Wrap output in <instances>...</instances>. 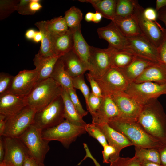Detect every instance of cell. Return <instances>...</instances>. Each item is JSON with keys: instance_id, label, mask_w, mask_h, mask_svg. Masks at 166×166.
Here are the masks:
<instances>
[{"instance_id": "cell-1", "label": "cell", "mask_w": 166, "mask_h": 166, "mask_svg": "<svg viewBox=\"0 0 166 166\" xmlns=\"http://www.w3.org/2000/svg\"><path fill=\"white\" fill-rule=\"evenodd\" d=\"M137 122L149 135L166 144V114L157 98L142 106Z\"/></svg>"}, {"instance_id": "cell-2", "label": "cell", "mask_w": 166, "mask_h": 166, "mask_svg": "<svg viewBox=\"0 0 166 166\" xmlns=\"http://www.w3.org/2000/svg\"><path fill=\"white\" fill-rule=\"evenodd\" d=\"M108 124L123 134L134 146L159 150L164 145L148 133L137 121L117 117L111 119Z\"/></svg>"}, {"instance_id": "cell-3", "label": "cell", "mask_w": 166, "mask_h": 166, "mask_svg": "<svg viewBox=\"0 0 166 166\" xmlns=\"http://www.w3.org/2000/svg\"><path fill=\"white\" fill-rule=\"evenodd\" d=\"M62 87L49 77L37 82L26 97L27 105L38 111L42 109L61 95Z\"/></svg>"}, {"instance_id": "cell-4", "label": "cell", "mask_w": 166, "mask_h": 166, "mask_svg": "<svg viewBox=\"0 0 166 166\" xmlns=\"http://www.w3.org/2000/svg\"><path fill=\"white\" fill-rule=\"evenodd\" d=\"M65 120L64 104L61 95L36 112L32 125L43 131L57 125Z\"/></svg>"}, {"instance_id": "cell-5", "label": "cell", "mask_w": 166, "mask_h": 166, "mask_svg": "<svg viewBox=\"0 0 166 166\" xmlns=\"http://www.w3.org/2000/svg\"><path fill=\"white\" fill-rule=\"evenodd\" d=\"M85 126L75 125L65 119L57 125L42 131V136L49 142L59 141L68 148L78 137L86 132Z\"/></svg>"}, {"instance_id": "cell-6", "label": "cell", "mask_w": 166, "mask_h": 166, "mask_svg": "<svg viewBox=\"0 0 166 166\" xmlns=\"http://www.w3.org/2000/svg\"><path fill=\"white\" fill-rule=\"evenodd\" d=\"M42 132V130L32 125L18 138L27 148L30 156L44 163L50 147L49 142L43 138Z\"/></svg>"}, {"instance_id": "cell-7", "label": "cell", "mask_w": 166, "mask_h": 166, "mask_svg": "<svg viewBox=\"0 0 166 166\" xmlns=\"http://www.w3.org/2000/svg\"><path fill=\"white\" fill-rule=\"evenodd\" d=\"M124 91L142 106L151 99L166 94V84L152 82H132L129 83Z\"/></svg>"}, {"instance_id": "cell-8", "label": "cell", "mask_w": 166, "mask_h": 166, "mask_svg": "<svg viewBox=\"0 0 166 166\" xmlns=\"http://www.w3.org/2000/svg\"><path fill=\"white\" fill-rule=\"evenodd\" d=\"M36 111L26 105L18 113L6 119L2 136L18 138L32 125Z\"/></svg>"}, {"instance_id": "cell-9", "label": "cell", "mask_w": 166, "mask_h": 166, "mask_svg": "<svg viewBox=\"0 0 166 166\" xmlns=\"http://www.w3.org/2000/svg\"><path fill=\"white\" fill-rule=\"evenodd\" d=\"M5 149L3 160L0 166H23L28 150L18 138L2 136Z\"/></svg>"}, {"instance_id": "cell-10", "label": "cell", "mask_w": 166, "mask_h": 166, "mask_svg": "<svg viewBox=\"0 0 166 166\" xmlns=\"http://www.w3.org/2000/svg\"><path fill=\"white\" fill-rule=\"evenodd\" d=\"M98 84L103 97L127 89L129 83L120 70L111 67L100 78L95 79Z\"/></svg>"}, {"instance_id": "cell-11", "label": "cell", "mask_w": 166, "mask_h": 166, "mask_svg": "<svg viewBox=\"0 0 166 166\" xmlns=\"http://www.w3.org/2000/svg\"><path fill=\"white\" fill-rule=\"evenodd\" d=\"M127 50L136 56L155 63L160 61L158 48L144 36L141 35L127 38Z\"/></svg>"}, {"instance_id": "cell-12", "label": "cell", "mask_w": 166, "mask_h": 166, "mask_svg": "<svg viewBox=\"0 0 166 166\" xmlns=\"http://www.w3.org/2000/svg\"><path fill=\"white\" fill-rule=\"evenodd\" d=\"M110 97L118 109L120 117L127 121H137L142 106L124 91L115 93Z\"/></svg>"}, {"instance_id": "cell-13", "label": "cell", "mask_w": 166, "mask_h": 166, "mask_svg": "<svg viewBox=\"0 0 166 166\" xmlns=\"http://www.w3.org/2000/svg\"><path fill=\"white\" fill-rule=\"evenodd\" d=\"M92 69L88 73L94 79L101 77L111 67L112 48L90 46Z\"/></svg>"}, {"instance_id": "cell-14", "label": "cell", "mask_w": 166, "mask_h": 166, "mask_svg": "<svg viewBox=\"0 0 166 166\" xmlns=\"http://www.w3.org/2000/svg\"><path fill=\"white\" fill-rule=\"evenodd\" d=\"M144 9L139 4L134 14L143 34L158 48L164 39L163 34L160 29L161 26L158 22L146 19L143 15Z\"/></svg>"}, {"instance_id": "cell-15", "label": "cell", "mask_w": 166, "mask_h": 166, "mask_svg": "<svg viewBox=\"0 0 166 166\" xmlns=\"http://www.w3.org/2000/svg\"><path fill=\"white\" fill-rule=\"evenodd\" d=\"M38 76V70H23L14 76L12 85L7 92L26 97L36 84Z\"/></svg>"}, {"instance_id": "cell-16", "label": "cell", "mask_w": 166, "mask_h": 166, "mask_svg": "<svg viewBox=\"0 0 166 166\" xmlns=\"http://www.w3.org/2000/svg\"><path fill=\"white\" fill-rule=\"evenodd\" d=\"M97 31L100 38L105 40L108 42V47L119 50H127V38L113 21L105 26L98 28Z\"/></svg>"}, {"instance_id": "cell-17", "label": "cell", "mask_w": 166, "mask_h": 166, "mask_svg": "<svg viewBox=\"0 0 166 166\" xmlns=\"http://www.w3.org/2000/svg\"><path fill=\"white\" fill-rule=\"evenodd\" d=\"M92 116V123L95 125L108 124L111 119L120 117L118 109L110 96L103 97L98 109Z\"/></svg>"}, {"instance_id": "cell-18", "label": "cell", "mask_w": 166, "mask_h": 166, "mask_svg": "<svg viewBox=\"0 0 166 166\" xmlns=\"http://www.w3.org/2000/svg\"><path fill=\"white\" fill-rule=\"evenodd\" d=\"M26 97L8 92L0 96V114L7 119L18 113L27 105Z\"/></svg>"}, {"instance_id": "cell-19", "label": "cell", "mask_w": 166, "mask_h": 166, "mask_svg": "<svg viewBox=\"0 0 166 166\" xmlns=\"http://www.w3.org/2000/svg\"><path fill=\"white\" fill-rule=\"evenodd\" d=\"M72 31L73 40V50L89 72L92 69L90 45L84 39L81 31V26Z\"/></svg>"}, {"instance_id": "cell-20", "label": "cell", "mask_w": 166, "mask_h": 166, "mask_svg": "<svg viewBox=\"0 0 166 166\" xmlns=\"http://www.w3.org/2000/svg\"><path fill=\"white\" fill-rule=\"evenodd\" d=\"M96 125L104 134L108 144L114 147L118 153L120 154L123 148L133 145L123 134L111 127L108 124Z\"/></svg>"}, {"instance_id": "cell-21", "label": "cell", "mask_w": 166, "mask_h": 166, "mask_svg": "<svg viewBox=\"0 0 166 166\" xmlns=\"http://www.w3.org/2000/svg\"><path fill=\"white\" fill-rule=\"evenodd\" d=\"M145 82L166 84V66L161 62L154 64L146 69L134 82Z\"/></svg>"}, {"instance_id": "cell-22", "label": "cell", "mask_w": 166, "mask_h": 166, "mask_svg": "<svg viewBox=\"0 0 166 166\" xmlns=\"http://www.w3.org/2000/svg\"><path fill=\"white\" fill-rule=\"evenodd\" d=\"M155 63L136 56L127 66L119 69L128 83H130L134 82L146 69Z\"/></svg>"}, {"instance_id": "cell-23", "label": "cell", "mask_w": 166, "mask_h": 166, "mask_svg": "<svg viewBox=\"0 0 166 166\" xmlns=\"http://www.w3.org/2000/svg\"><path fill=\"white\" fill-rule=\"evenodd\" d=\"M50 35L55 55L61 57L73 49V40L71 29H69L62 34H55L50 33Z\"/></svg>"}, {"instance_id": "cell-24", "label": "cell", "mask_w": 166, "mask_h": 166, "mask_svg": "<svg viewBox=\"0 0 166 166\" xmlns=\"http://www.w3.org/2000/svg\"><path fill=\"white\" fill-rule=\"evenodd\" d=\"M64 69L72 77L83 75L88 69L73 49L61 56Z\"/></svg>"}, {"instance_id": "cell-25", "label": "cell", "mask_w": 166, "mask_h": 166, "mask_svg": "<svg viewBox=\"0 0 166 166\" xmlns=\"http://www.w3.org/2000/svg\"><path fill=\"white\" fill-rule=\"evenodd\" d=\"M112 21L126 38L143 35L134 14L126 17H115Z\"/></svg>"}, {"instance_id": "cell-26", "label": "cell", "mask_w": 166, "mask_h": 166, "mask_svg": "<svg viewBox=\"0 0 166 166\" xmlns=\"http://www.w3.org/2000/svg\"><path fill=\"white\" fill-rule=\"evenodd\" d=\"M61 57L54 56L43 58L36 54L33 60L34 64L38 71L37 82H39L50 77L54 66Z\"/></svg>"}, {"instance_id": "cell-27", "label": "cell", "mask_w": 166, "mask_h": 166, "mask_svg": "<svg viewBox=\"0 0 166 166\" xmlns=\"http://www.w3.org/2000/svg\"><path fill=\"white\" fill-rule=\"evenodd\" d=\"M61 96L64 104L65 119L75 125L85 126L87 124L77 112L67 91L63 88Z\"/></svg>"}, {"instance_id": "cell-28", "label": "cell", "mask_w": 166, "mask_h": 166, "mask_svg": "<svg viewBox=\"0 0 166 166\" xmlns=\"http://www.w3.org/2000/svg\"><path fill=\"white\" fill-rule=\"evenodd\" d=\"M80 2L91 4L103 17L111 21L115 17L117 0H81Z\"/></svg>"}, {"instance_id": "cell-29", "label": "cell", "mask_w": 166, "mask_h": 166, "mask_svg": "<svg viewBox=\"0 0 166 166\" xmlns=\"http://www.w3.org/2000/svg\"><path fill=\"white\" fill-rule=\"evenodd\" d=\"M35 25L42 35L40 49L37 54L43 58L56 56L53 52L50 33L45 26L44 21L38 22Z\"/></svg>"}, {"instance_id": "cell-30", "label": "cell", "mask_w": 166, "mask_h": 166, "mask_svg": "<svg viewBox=\"0 0 166 166\" xmlns=\"http://www.w3.org/2000/svg\"><path fill=\"white\" fill-rule=\"evenodd\" d=\"M50 77L67 90L74 88L72 78L65 69L63 63L60 58L57 61Z\"/></svg>"}, {"instance_id": "cell-31", "label": "cell", "mask_w": 166, "mask_h": 166, "mask_svg": "<svg viewBox=\"0 0 166 166\" xmlns=\"http://www.w3.org/2000/svg\"><path fill=\"white\" fill-rule=\"evenodd\" d=\"M111 48V67L119 69L124 68L128 65L136 57L128 50H119Z\"/></svg>"}, {"instance_id": "cell-32", "label": "cell", "mask_w": 166, "mask_h": 166, "mask_svg": "<svg viewBox=\"0 0 166 166\" xmlns=\"http://www.w3.org/2000/svg\"><path fill=\"white\" fill-rule=\"evenodd\" d=\"M138 4L136 0H117L115 17L123 18L133 15Z\"/></svg>"}, {"instance_id": "cell-33", "label": "cell", "mask_w": 166, "mask_h": 166, "mask_svg": "<svg viewBox=\"0 0 166 166\" xmlns=\"http://www.w3.org/2000/svg\"><path fill=\"white\" fill-rule=\"evenodd\" d=\"M135 156L142 163L145 160L161 164L160 155L158 149L147 148L135 146Z\"/></svg>"}, {"instance_id": "cell-34", "label": "cell", "mask_w": 166, "mask_h": 166, "mask_svg": "<svg viewBox=\"0 0 166 166\" xmlns=\"http://www.w3.org/2000/svg\"><path fill=\"white\" fill-rule=\"evenodd\" d=\"M44 24L48 31L53 34H62L69 29L64 17L61 16L50 20L44 21Z\"/></svg>"}, {"instance_id": "cell-35", "label": "cell", "mask_w": 166, "mask_h": 166, "mask_svg": "<svg viewBox=\"0 0 166 166\" xmlns=\"http://www.w3.org/2000/svg\"><path fill=\"white\" fill-rule=\"evenodd\" d=\"M64 18L67 25L70 29H74L81 26L83 14L78 8L72 6L65 12Z\"/></svg>"}, {"instance_id": "cell-36", "label": "cell", "mask_w": 166, "mask_h": 166, "mask_svg": "<svg viewBox=\"0 0 166 166\" xmlns=\"http://www.w3.org/2000/svg\"><path fill=\"white\" fill-rule=\"evenodd\" d=\"M20 0H0V19L2 20L17 10Z\"/></svg>"}, {"instance_id": "cell-37", "label": "cell", "mask_w": 166, "mask_h": 166, "mask_svg": "<svg viewBox=\"0 0 166 166\" xmlns=\"http://www.w3.org/2000/svg\"><path fill=\"white\" fill-rule=\"evenodd\" d=\"M85 128L89 135L97 140L103 147L108 144L104 134L97 125L93 123L88 124Z\"/></svg>"}, {"instance_id": "cell-38", "label": "cell", "mask_w": 166, "mask_h": 166, "mask_svg": "<svg viewBox=\"0 0 166 166\" xmlns=\"http://www.w3.org/2000/svg\"><path fill=\"white\" fill-rule=\"evenodd\" d=\"M72 83L74 89H79L82 93L85 98L87 107L90 92L89 87L85 81L83 75L72 78Z\"/></svg>"}, {"instance_id": "cell-39", "label": "cell", "mask_w": 166, "mask_h": 166, "mask_svg": "<svg viewBox=\"0 0 166 166\" xmlns=\"http://www.w3.org/2000/svg\"><path fill=\"white\" fill-rule=\"evenodd\" d=\"M102 151L103 163H111L117 160L120 157L116 148L108 144L103 147Z\"/></svg>"}, {"instance_id": "cell-40", "label": "cell", "mask_w": 166, "mask_h": 166, "mask_svg": "<svg viewBox=\"0 0 166 166\" xmlns=\"http://www.w3.org/2000/svg\"><path fill=\"white\" fill-rule=\"evenodd\" d=\"M14 76L1 72L0 73V96L7 93L10 88Z\"/></svg>"}, {"instance_id": "cell-41", "label": "cell", "mask_w": 166, "mask_h": 166, "mask_svg": "<svg viewBox=\"0 0 166 166\" xmlns=\"http://www.w3.org/2000/svg\"><path fill=\"white\" fill-rule=\"evenodd\" d=\"M110 164V166H142V163L135 156L132 158L120 157Z\"/></svg>"}, {"instance_id": "cell-42", "label": "cell", "mask_w": 166, "mask_h": 166, "mask_svg": "<svg viewBox=\"0 0 166 166\" xmlns=\"http://www.w3.org/2000/svg\"><path fill=\"white\" fill-rule=\"evenodd\" d=\"M67 91L72 102L79 115L82 118L86 116L88 112L83 109L76 93L75 89H70Z\"/></svg>"}, {"instance_id": "cell-43", "label": "cell", "mask_w": 166, "mask_h": 166, "mask_svg": "<svg viewBox=\"0 0 166 166\" xmlns=\"http://www.w3.org/2000/svg\"><path fill=\"white\" fill-rule=\"evenodd\" d=\"M103 97L97 96L92 92H90L87 109L91 115L94 114L98 109L102 102Z\"/></svg>"}, {"instance_id": "cell-44", "label": "cell", "mask_w": 166, "mask_h": 166, "mask_svg": "<svg viewBox=\"0 0 166 166\" xmlns=\"http://www.w3.org/2000/svg\"><path fill=\"white\" fill-rule=\"evenodd\" d=\"M160 29L162 32L164 39L161 44L158 48L160 61L166 66V29L161 26Z\"/></svg>"}, {"instance_id": "cell-45", "label": "cell", "mask_w": 166, "mask_h": 166, "mask_svg": "<svg viewBox=\"0 0 166 166\" xmlns=\"http://www.w3.org/2000/svg\"><path fill=\"white\" fill-rule=\"evenodd\" d=\"M30 0H20L18 5L17 11L22 15H33L29 7Z\"/></svg>"}, {"instance_id": "cell-46", "label": "cell", "mask_w": 166, "mask_h": 166, "mask_svg": "<svg viewBox=\"0 0 166 166\" xmlns=\"http://www.w3.org/2000/svg\"><path fill=\"white\" fill-rule=\"evenodd\" d=\"M86 76L91 86V92L97 96L103 97L100 87L96 80L89 73L86 74Z\"/></svg>"}, {"instance_id": "cell-47", "label": "cell", "mask_w": 166, "mask_h": 166, "mask_svg": "<svg viewBox=\"0 0 166 166\" xmlns=\"http://www.w3.org/2000/svg\"><path fill=\"white\" fill-rule=\"evenodd\" d=\"M144 16L147 19L155 22H157V12L155 9L149 7L144 9L143 11Z\"/></svg>"}, {"instance_id": "cell-48", "label": "cell", "mask_w": 166, "mask_h": 166, "mask_svg": "<svg viewBox=\"0 0 166 166\" xmlns=\"http://www.w3.org/2000/svg\"><path fill=\"white\" fill-rule=\"evenodd\" d=\"M23 166H45L44 163L35 160L29 155L26 156Z\"/></svg>"}, {"instance_id": "cell-49", "label": "cell", "mask_w": 166, "mask_h": 166, "mask_svg": "<svg viewBox=\"0 0 166 166\" xmlns=\"http://www.w3.org/2000/svg\"><path fill=\"white\" fill-rule=\"evenodd\" d=\"M38 0H30L29 4L30 10L33 14L42 8V6Z\"/></svg>"}, {"instance_id": "cell-50", "label": "cell", "mask_w": 166, "mask_h": 166, "mask_svg": "<svg viewBox=\"0 0 166 166\" xmlns=\"http://www.w3.org/2000/svg\"><path fill=\"white\" fill-rule=\"evenodd\" d=\"M161 165L166 166V144L163 145L159 150Z\"/></svg>"}, {"instance_id": "cell-51", "label": "cell", "mask_w": 166, "mask_h": 166, "mask_svg": "<svg viewBox=\"0 0 166 166\" xmlns=\"http://www.w3.org/2000/svg\"><path fill=\"white\" fill-rule=\"evenodd\" d=\"M157 18L164 22L166 29V6L162 8L158 11Z\"/></svg>"}, {"instance_id": "cell-52", "label": "cell", "mask_w": 166, "mask_h": 166, "mask_svg": "<svg viewBox=\"0 0 166 166\" xmlns=\"http://www.w3.org/2000/svg\"><path fill=\"white\" fill-rule=\"evenodd\" d=\"M6 118L4 115L0 114V136H2L6 127Z\"/></svg>"}, {"instance_id": "cell-53", "label": "cell", "mask_w": 166, "mask_h": 166, "mask_svg": "<svg viewBox=\"0 0 166 166\" xmlns=\"http://www.w3.org/2000/svg\"><path fill=\"white\" fill-rule=\"evenodd\" d=\"M5 154V149L3 144L2 136L0 138V164L3 159Z\"/></svg>"}, {"instance_id": "cell-54", "label": "cell", "mask_w": 166, "mask_h": 166, "mask_svg": "<svg viewBox=\"0 0 166 166\" xmlns=\"http://www.w3.org/2000/svg\"><path fill=\"white\" fill-rule=\"evenodd\" d=\"M166 6V0H156L155 10L157 12L161 8Z\"/></svg>"}, {"instance_id": "cell-55", "label": "cell", "mask_w": 166, "mask_h": 166, "mask_svg": "<svg viewBox=\"0 0 166 166\" xmlns=\"http://www.w3.org/2000/svg\"><path fill=\"white\" fill-rule=\"evenodd\" d=\"M36 32V31L33 29H29L26 32L25 36L28 40H33Z\"/></svg>"}, {"instance_id": "cell-56", "label": "cell", "mask_w": 166, "mask_h": 166, "mask_svg": "<svg viewBox=\"0 0 166 166\" xmlns=\"http://www.w3.org/2000/svg\"><path fill=\"white\" fill-rule=\"evenodd\" d=\"M103 17L101 14L99 12H96L94 13L92 22L95 23H98L101 21Z\"/></svg>"}, {"instance_id": "cell-57", "label": "cell", "mask_w": 166, "mask_h": 166, "mask_svg": "<svg viewBox=\"0 0 166 166\" xmlns=\"http://www.w3.org/2000/svg\"><path fill=\"white\" fill-rule=\"evenodd\" d=\"M42 38V35L41 32L39 31H36L33 40L34 42L38 43L41 41Z\"/></svg>"}, {"instance_id": "cell-58", "label": "cell", "mask_w": 166, "mask_h": 166, "mask_svg": "<svg viewBox=\"0 0 166 166\" xmlns=\"http://www.w3.org/2000/svg\"><path fill=\"white\" fill-rule=\"evenodd\" d=\"M142 166H162L161 164L148 160H144L142 163Z\"/></svg>"}, {"instance_id": "cell-59", "label": "cell", "mask_w": 166, "mask_h": 166, "mask_svg": "<svg viewBox=\"0 0 166 166\" xmlns=\"http://www.w3.org/2000/svg\"><path fill=\"white\" fill-rule=\"evenodd\" d=\"M94 13L91 12H89L87 13L85 17V20L88 22H92Z\"/></svg>"}]
</instances>
